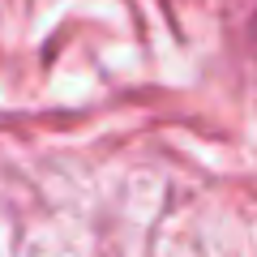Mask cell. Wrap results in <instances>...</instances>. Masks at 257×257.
Wrapping results in <instances>:
<instances>
[{
    "instance_id": "1",
    "label": "cell",
    "mask_w": 257,
    "mask_h": 257,
    "mask_svg": "<svg viewBox=\"0 0 257 257\" xmlns=\"http://www.w3.org/2000/svg\"><path fill=\"white\" fill-rule=\"evenodd\" d=\"M253 30H257V18H253Z\"/></svg>"
}]
</instances>
